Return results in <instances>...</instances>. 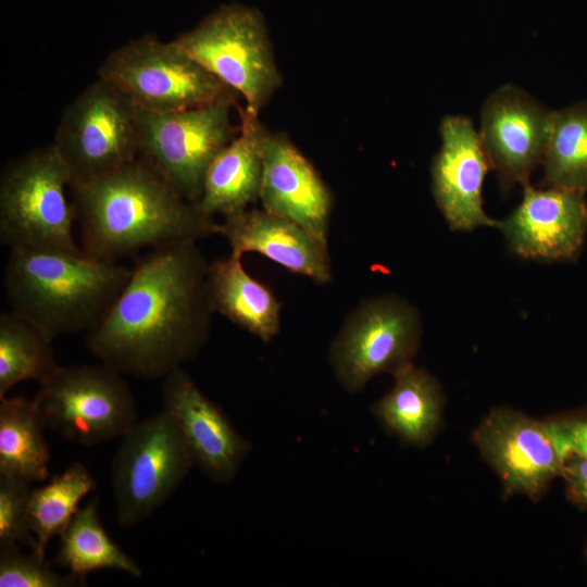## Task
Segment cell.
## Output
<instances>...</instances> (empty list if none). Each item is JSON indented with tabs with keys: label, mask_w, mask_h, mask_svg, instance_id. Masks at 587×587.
<instances>
[{
	"label": "cell",
	"mask_w": 587,
	"mask_h": 587,
	"mask_svg": "<svg viewBox=\"0 0 587 587\" xmlns=\"http://www.w3.org/2000/svg\"><path fill=\"white\" fill-rule=\"evenodd\" d=\"M208 267L196 241L153 248L132 270L104 319L86 336L102 364L138 378H164L207 340L213 313Z\"/></svg>",
	"instance_id": "cell-1"
},
{
	"label": "cell",
	"mask_w": 587,
	"mask_h": 587,
	"mask_svg": "<svg viewBox=\"0 0 587 587\" xmlns=\"http://www.w3.org/2000/svg\"><path fill=\"white\" fill-rule=\"evenodd\" d=\"M70 189L82 250L99 260L116 262L141 248L221 234V224L185 199L140 155Z\"/></svg>",
	"instance_id": "cell-2"
},
{
	"label": "cell",
	"mask_w": 587,
	"mask_h": 587,
	"mask_svg": "<svg viewBox=\"0 0 587 587\" xmlns=\"http://www.w3.org/2000/svg\"><path fill=\"white\" fill-rule=\"evenodd\" d=\"M132 270L77 252L11 249L3 285L11 311L51 340L89 333L107 315Z\"/></svg>",
	"instance_id": "cell-3"
},
{
	"label": "cell",
	"mask_w": 587,
	"mask_h": 587,
	"mask_svg": "<svg viewBox=\"0 0 587 587\" xmlns=\"http://www.w3.org/2000/svg\"><path fill=\"white\" fill-rule=\"evenodd\" d=\"M68 170L53 143L10 162L0 177V238L10 249L80 251Z\"/></svg>",
	"instance_id": "cell-4"
},
{
	"label": "cell",
	"mask_w": 587,
	"mask_h": 587,
	"mask_svg": "<svg viewBox=\"0 0 587 587\" xmlns=\"http://www.w3.org/2000/svg\"><path fill=\"white\" fill-rule=\"evenodd\" d=\"M172 41L241 96L251 113L259 115L282 84L265 22L257 9L222 5Z\"/></svg>",
	"instance_id": "cell-5"
},
{
	"label": "cell",
	"mask_w": 587,
	"mask_h": 587,
	"mask_svg": "<svg viewBox=\"0 0 587 587\" xmlns=\"http://www.w3.org/2000/svg\"><path fill=\"white\" fill-rule=\"evenodd\" d=\"M98 77L122 90L141 111L174 112L237 100L238 93L173 41L145 35L113 50Z\"/></svg>",
	"instance_id": "cell-6"
},
{
	"label": "cell",
	"mask_w": 587,
	"mask_h": 587,
	"mask_svg": "<svg viewBox=\"0 0 587 587\" xmlns=\"http://www.w3.org/2000/svg\"><path fill=\"white\" fill-rule=\"evenodd\" d=\"M33 399L45 427L61 438L96 446L122 438L137 423L136 400L123 374L107 366H61Z\"/></svg>",
	"instance_id": "cell-7"
},
{
	"label": "cell",
	"mask_w": 587,
	"mask_h": 587,
	"mask_svg": "<svg viewBox=\"0 0 587 587\" xmlns=\"http://www.w3.org/2000/svg\"><path fill=\"white\" fill-rule=\"evenodd\" d=\"M139 109L116 86L99 78L63 110L53 146L70 186L105 176L140 154Z\"/></svg>",
	"instance_id": "cell-8"
},
{
	"label": "cell",
	"mask_w": 587,
	"mask_h": 587,
	"mask_svg": "<svg viewBox=\"0 0 587 587\" xmlns=\"http://www.w3.org/2000/svg\"><path fill=\"white\" fill-rule=\"evenodd\" d=\"M192 459L171 416L160 410L122 437L111 463L116 521L132 527L163 505L185 480Z\"/></svg>",
	"instance_id": "cell-9"
},
{
	"label": "cell",
	"mask_w": 587,
	"mask_h": 587,
	"mask_svg": "<svg viewBox=\"0 0 587 587\" xmlns=\"http://www.w3.org/2000/svg\"><path fill=\"white\" fill-rule=\"evenodd\" d=\"M237 104L227 99L174 112L139 110V155L198 204L209 166L235 138L230 112Z\"/></svg>",
	"instance_id": "cell-10"
},
{
	"label": "cell",
	"mask_w": 587,
	"mask_h": 587,
	"mask_svg": "<svg viewBox=\"0 0 587 587\" xmlns=\"http://www.w3.org/2000/svg\"><path fill=\"white\" fill-rule=\"evenodd\" d=\"M421 334L420 314L404 299L384 295L364 300L347 316L329 347L338 384L357 392L378 374L394 375L413 363Z\"/></svg>",
	"instance_id": "cell-11"
},
{
	"label": "cell",
	"mask_w": 587,
	"mask_h": 587,
	"mask_svg": "<svg viewBox=\"0 0 587 587\" xmlns=\"http://www.w3.org/2000/svg\"><path fill=\"white\" fill-rule=\"evenodd\" d=\"M473 439L500 477L505 496L524 495L537 501L563 461L544 422L510 408L494 409L477 426Z\"/></svg>",
	"instance_id": "cell-12"
},
{
	"label": "cell",
	"mask_w": 587,
	"mask_h": 587,
	"mask_svg": "<svg viewBox=\"0 0 587 587\" xmlns=\"http://www.w3.org/2000/svg\"><path fill=\"white\" fill-rule=\"evenodd\" d=\"M161 403L203 475L216 484L234 480L251 451L224 411L209 399L190 375L178 367L163 378Z\"/></svg>",
	"instance_id": "cell-13"
},
{
	"label": "cell",
	"mask_w": 587,
	"mask_h": 587,
	"mask_svg": "<svg viewBox=\"0 0 587 587\" xmlns=\"http://www.w3.org/2000/svg\"><path fill=\"white\" fill-rule=\"evenodd\" d=\"M552 112L512 85L500 87L485 101L479 136L503 189L528 183L542 163Z\"/></svg>",
	"instance_id": "cell-14"
},
{
	"label": "cell",
	"mask_w": 587,
	"mask_h": 587,
	"mask_svg": "<svg viewBox=\"0 0 587 587\" xmlns=\"http://www.w3.org/2000/svg\"><path fill=\"white\" fill-rule=\"evenodd\" d=\"M577 190L523 185V198L499 228L512 252L529 260H575L587 234V204Z\"/></svg>",
	"instance_id": "cell-15"
},
{
	"label": "cell",
	"mask_w": 587,
	"mask_h": 587,
	"mask_svg": "<svg viewBox=\"0 0 587 587\" xmlns=\"http://www.w3.org/2000/svg\"><path fill=\"white\" fill-rule=\"evenodd\" d=\"M441 147L432 164L433 196L452 230L497 227L483 209L482 187L490 166L479 134L465 116L449 115L440 124Z\"/></svg>",
	"instance_id": "cell-16"
},
{
	"label": "cell",
	"mask_w": 587,
	"mask_h": 587,
	"mask_svg": "<svg viewBox=\"0 0 587 587\" xmlns=\"http://www.w3.org/2000/svg\"><path fill=\"white\" fill-rule=\"evenodd\" d=\"M259 199L265 211L327 242L333 207L330 190L285 135L270 133L267 137Z\"/></svg>",
	"instance_id": "cell-17"
},
{
	"label": "cell",
	"mask_w": 587,
	"mask_h": 587,
	"mask_svg": "<svg viewBox=\"0 0 587 587\" xmlns=\"http://www.w3.org/2000/svg\"><path fill=\"white\" fill-rule=\"evenodd\" d=\"M221 234L227 239L234 257L258 252L315 282L332 279L327 242L264 209H245L225 216Z\"/></svg>",
	"instance_id": "cell-18"
},
{
	"label": "cell",
	"mask_w": 587,
	"mask_h": 587,
	"mask_svg": "<svg viewBox=\"0 0 587 587\" xmlns=\"http://www.w3.org/2000/svg\"><path fill=\"white\" fill-rule=\"evenodd\" d=\"M237 111L240 117L238 134L209 166L202 197L197 204L210 217L245 210L260 197L270 132L258 114L239 104Z\"/></svg>",
	"instance_id": "cell-19"
},
{
	"label": "cell",
	"mask_w": 587,
	"mask_h": 587,
	"mask_svg": "<svg viewBox=\"0 0 587 587\" xmlns=\"http://www.w3.org/2000/svg\"><path fill=\"white\" fill-rule=\"evenodd\" d=\"M392 388L371 409L403 445L424 448L442 424L445 396L438 380L413 363L394 374Z\"/></svg>",
	"instance_id": "cell-20"
},
{
	"label": "cell",
	"mask_w": 587,
	"mask_h": 587,
	"mask_svg": "<svg viewBox=\"0 0 587 587\" xmlns=\"http://www.w3.org/2000/svg\"><path fill=\"white\" fill-rule=\"evenodd\" d=\"M207 289L213 312L267 342L280 328V303L243 268L241 258L217 259L208 267Z\"/></svg>",
	"instance_id": "cell-21"
},
{
	"label": "cell",
	"mask_w": 587,
	"mask_h": 587,
	"mask_svg": "<svg viewBox=\"0 0 587 587\" xmlns=\"http://www.w3.org/2000/svg\"><path fill=\"white\" fill-rule=\"evenodd\" d=\"M98 508V498L79 507L59 535L55 564L84 580L90 572L99 570H115L140 577V566L107 533Z\"/></svg>",
	"instance_id": "cell-22"
},
{
	"label": "cell",
	"mask_w": 587,
	"mask_h": 587,
	"mask_svg": "<svg viewBox=\"0 0 587 587\" xmlns=\"http://www.w3.org/2000/svg\"><path fill=\"white\" fill-rule=\"evenodd\" d=\"M45 425L33 400L0 399V475L29 483L49 477L50 450Z\"/></svg>",
	"instance_id": "cell-23"
},
{
	"label": "cell",
	"mask_w": 587,
	"mask_h": 587,
	"mask_svg": "<svg viewBox=\"0 0 587 587\" xmlns=\"http://www.w3.org/2000/svg\"><path fill=\"white\" fill-rule=\"evenodd\" d=\"M96 488L87 466L75 461L46 485L32 490L28 523L36 538L34 552L46 557L49 541L62 533L79 509L80 501Z\"/></svg>",
	"instance_id": "cell-24"
},
{
	"label": "cell",
	"mask_w": 587,
	"mask_h": 587,
	"mask_svg": "<svg viewBox=\"0 0 587 587\" xmlns=\"http://www.w3.org/2000/svg\"><path fill=\"white\" fill-rule=\"evenodd\" d=\"M52 340L22 315H0V399L18 383L48 379L59 367Z\"/></svg>",
	"instance_id": "cell-25"
},
{
	"label": "cell",
	"mask_w": 587,
	"mask_h": 587,
	"mask_svg": "<svg viewBox=\"0 0 587 587\" xmlns=\"http://www.w3.org/2000/svg\"><path fill=\"white\" fill-rule=\"evenodd\" d=\"M542 164L548 187L587 190V102L552 112Z\"/></svg>",
	"instance_id": "cell-26"
},
{
	"label": "cell",
	"mask_w": 587,
	"mask_h": 587,
	"mask_svg": "<svg viewBox=\"0 0 587 587\" xmlns=\"http://www.w3.org/2000/svg\"><path fill=\"white\" fill-rule=\"evenodd\" d=\"M86 580L68 573L58 574L36 552L27 554L17 544L0 545V587H76Z\"/></svg>",
	"instance_id": "cell-27"
},
{
	"label": "cell",
	"mask_w": 587,
	"mask_h": 587,
	"mask_svg": "<svg viewBox=\"0 0 587 587\" xmlns=\"http://www.w3.org/2000/svg\"><path fill=\"white\" fill-rule=\"evenodd\" d=\"M30 483L11 475H0V545L36 547L28 523Z\"/></svg>",
	"instance_id": "cell-28"
},
{
	"label": "cell",
	"mask_w": 587,
	"mask_h": 587,
	"mask_svg": "<svg viewBox=\"0 0 587 587\" xmlns=\"http://www.w3.org/2000/svg\"><path fill=\"white\" fill-rule=\"evenodd\" d=\"M544 424L562 461L569 455L587 459V409L550 417Z\"/></svg>",
	"instance_id": "cell-29"
},
{
	"label": "cell",
	"mask_w": 587,
	"mask_h": 587,
	"mask_svg": "<svg viewBox=\"0 0 587 587\" xmlns=\"http://www.w3.org/2000/svg\"><path fill=\"white\" fill-rule=\"evenodd\" d=\"M561 476L566 495L576 505L587 509V459L569 455L563 460Z\"/></svg>",
	"instance_id": "cell-30"
}]
</instances>
